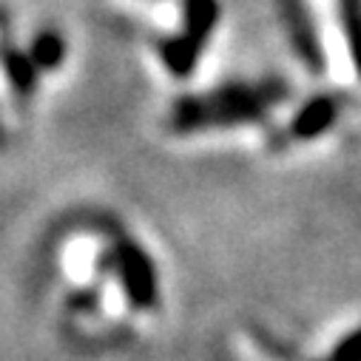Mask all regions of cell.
<instances>
[{
	"instance_id": "6da1fadb",
	"label": "cell",
	"mask_w": 361,
	"mask_h": 361,
	"mask_svg": "<svg viewBox=\"0 0 361 361\" xmlns=\"http://www.w3.org/2000/svg\"><path fill=\"white\" fill-rule=\"evenodd\" d=\"M288 82L276 77L262 82H225L208 94H191L176 100L168 126L176 134H194L205 128L262 123L270 109L288 100Z\"/></svg>"
},
{
	"instance_id": "7a4b0ae2",
	"label": "cell",
	"mask_w": 361,
	"mask_h": 361,
	"mask_svg": "<svg viewBox=\"0 0 361 361\" xmlns=\"http://www.w3.org/2000/svg\"><path fill=\"white\" fill-rule=\"evenodd\" d=\"M114 267L120 274L123 290L128 302L140 310H151L159 302V279H157V267L154 259L145 253L142 245L123 239L114 247Z\"/></svg>"
},
{
	"instance_id": "8992f818",
	"label": "cell",
	"mask_w": 361,
	"mask_h": 361,
	"mask_svg": "<svg viewBox=\"0 0 361 361\" xmlns=\"http://www.w3.org/2000/svg\"><path fill=\"white\" fill-rule=\"evenodd\" d=\"M219 0H183V35L205 49L219 26Z\"/></svg>"
},
{
	"instance_id": "9c48e42d",
	"label": "cell",
	"mask_w": 361,
	"mask_h": 361,
	"mask_svg": "<svg viewBox=\"0 0 361 361\" xmlns=\"http://www.w3.org/2000/svg\"><path fill=\"white\" fill-rule=\"evenodd\" d=\"M338 6V23L353 57V66L361 77V0H336Z\"/></svg>"
},
{
	"instance_id": "8fae6325",
	"label": "cell",
	"mask_w": 361,
	"mask_h": 361,
	"mask_svg": "<svg viewBox=\"0 0 361 361\" xmlns=\"http://www.w3.org/2000/svg\"><path fill=\"white\" fill-rule=\"evenodd\" d=\"M330 358L333 361H361V327L355 333H350L347 338H341Z\"/></svg>"
},
{
	"instance_id": "ba28073f",
	"label": "cell",
	"mask_w": 361,
	"mask_h": 361,
	"mask_svg": "<svg viewBox=\"0 0 361 361\" xmlns=\"http://www.w3.org/2000/svg\"><path fill=\"white\" fill-rule=\"evenodd\" d=\"M29 57L37 66V71H57L66 60V40L54 29H43L29 43Z\"/></svg>"
},
{
	"instance_id": "3957f363",
	"label": "cell",
	"mask_w": 361,
	"mask_h": 361,
	"mask_svg": "<svg viewBox=\"0 0 361 361\" xmlns=\"http://www.w3.org/2000/svg\"><path fill=\"white\" fill-rule=\"evenodd\" d=\"M279 15H282V26L288 32V40L296 51V57L302 60V66L310 74H322L327 68L324 63V46L319 40V29L316 20L307 9L305 0H276Z\"/></svg>"
},
{
	"instance_id": "277c9868",
	"label": "cell",
	"mask_w": 361,
	"mask_h": 361,
	"mask_svg": "<svg viewBox=\"0 0 361 361\" xmlns=\"http://www.w3.org/2000/svg\"><path fill=\"white\" fill-rule=\"evenodd\" d=\"M338 111H341V100L336 94H319V97L307 100L299 109V114L293 117V123H290V137L293 140H316V137H322L338 120Z\"/></svg>"
},
{
	"instance_id": "5b68a950",
	"label": "cell",
	"mask_w": 361,
	"mask_h": 361,
	"mask_svg": "<svg viewBox=\"0 0 361 361\" xmlns=\"http://www.w3.org/2000/svg\"><path fill=\"white\" fill-rule=\"evenodd\" d=\"M157 51H159L162 66H165L173 77L185 80V77L194 74V68H197V63H200V54H202V46H197L188 35L176 32V35L159 37V40H157Z\"/></svg>"
},
{
	"instance_id": "52a82bcc",
	"label": "cell",
	"mask_w": 361,
	"mask_h": 361,
	"mask_svg": "<svg viewBox=\"0 0 361 361\" xmlns=\"http://www.w3.org/2000/svg\"><path fill=\"white\" fill-rule=\"evenodd\" d=\"M0 66L6 71V80L12 85V92L23 100H29L37 88V66L32 63V57L15 46H0Z\"/></svg>"
},
{
	"instance_id": "30bf717a",
	"label": "cell",
	"mask_w": 361,
	"mask_h": 361,
	"mask_svg": "<svg viewBox=\"0 0 361 361\" xmlns=\"http://www.w3.org/2000/svg\"><path fill=\"white\" fill-rule=\"evenodd\" d=\"M253 341L259 344V350L270 358V361H305V355H296L293 347H288L285 341H279L276 336H270L259 327H253Z\"/></svg>"
}]
</instances>
